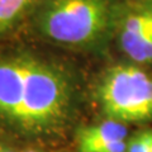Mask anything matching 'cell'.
Wrapping results in <instances>:
<instances>
[{
    "instance_id": "cell-1",
    "label": "cell",
    "mask_w": 152,
    "mask_h": 152,
    "mask_svg": "<svg viewBox=\"0 0 152 152\" xmlns=\"http://www.w3.org/2000/svg\"><path fill=\"white\" fill-rule=\"evenodd\" d=\"M71 89L62 72L27 56L0 57V121L20 134L56 136L71 118Z\"/></svg>"
},
{
    "instance_id": "cell-2",
    "label": "cell",
    "mask_w": 152,
    "mask_h": 152,
    "mask_svg": "<svg viewBox=\"0 0 152 152\" xmlns=\"http://www.w3.org/2000/svg\"><path fill=\"white\" fill-rule=\"evenodd\" d=\"M109 20L108 0H50L41 12L39 28L56 43L83 46L96 41Z\"/></svg>"
},
{
    "instance_id": "cell-3",
    "label": "cell",
    "mask_w": 152,
    "mask_h": 152,
    "mask_svg": "<svg viewBox=\"0 0 152 152\" xmlns=\"http://www.w3.org/2000/svg\"><path fill=\"white\" fill-rule=\"evenodd\" d=\"M98 100L108 119L137 123L152 119V77L132 65L114 66L98 88Z\"/></svg>"
},
{
    "instance_id": "cell-4",
    "label": "cell",
    "mask_w": 152,
    "mask_h": 152,
    "mask_svg": "<svg viewBox=\"0 0 152 152\" xmlns=\"http://www.w3.org/2000/svg\"><path fill=\"white\" fill-rule=\"evenodd\" d=\"M121 47L136 62H152V4L133 9L123 19Z\"/></svg>"
},
{
    "instance_id": "cell-5",
    "label": "cell",
    "mask_w": 152,
    "mask_h": 152,
    "mask_svg": "<svg viewBox=\"0 0 152 152\" xmlns=\"http://www.w3.org/2000/svg\"><path fill=\"white\" fill-rule=\"evenodd\" d=\"M128 129L124 123L108 119L96 126L83 128L77 134L79 152H98L117 141L127 140Z\"/></svg>"
},
{
    "instance_id": "cell-6",
    "label": "cell",
    "mask_w": 152,
    "mask_h": 152,
    "mask_svg": "<svg viewBox=\"0 0 152 152\" xmlns=\"http://www.w3.org/2000/svg\"><path fill=\"white\" fill-rule=\"evenodd\" d=\"M36 0H0V33L7 32Z\"/></svg>"
},
{
    "instance_id": "cell-7",
    "label": "cell",
    "mask_w": 152,
    "mask_h": 152,
    "mask_svg": "<svg viewBox=\"0 0 152 152\" xmlns=\"http://www.w3.org/2000/svg\"><path fill=\"white\" fill-rule=\"evenodd\" d=\"M127 152H152L146 136V131L137 133L136 136L128 140Z\"/></svg>"
},
{
    "instance_id": "cell-8",
    "label": "cell",
    "mask_w": 152,
    "mask_h": 152,
    "mask_svg": "<svg viewBox=\"0 0 152 152\" xmlns=\"http://www.w3.org/2000/svg\"><path fill=\"white\" fill-rule=\"evenodd\" d=\"M0 152H20V151H18L15 147H13L12 145L7 143L4 140L0 138Z\"/></svg>"
},
{
    "instance_id": "cell-9",
    "label": "cell",
    "mask_w": 152,
    "mask_h": 152,
    "mask_svg": "<svg viewBox=\"0 0 152 152\" xmlns=\"http://www.w3.org/2000/svg\"><path fill=\"white\" fill-rule=\"evenodd\" d=\"M20 152H43V151L39 148H36V147H27V148L22 150Z\"/></svg>"
},
{
    "instance_id": "cell-10",
    "label": "cell",
    "mask_w": 152,
    "mask_h": 152,
    "mask_svg": "<svg viewBox=\"0 0 152 152\" xmlns=\"http://www.w3.org/2000/svg\"><path fill=\"white\" fill-rule=\"evenodd\" d=\"M146 136H147V140H148L151 151H152V131H146Z\"/></svg>"
}]
</instances>
